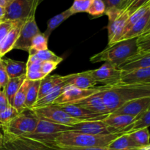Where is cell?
Segmentation results:
<instances>
[{
	"instance_id": "obj_33",
	"label": "cell",
	"mask_w": 150,
	"mask_h": 150,
	"mask_svg": "<svg viewBox=\"0 0 150 150\" xmlns=\"http://www.w3.org/2000/svg\"><path fill=\"white\" fill-rule=\"evenodd\" d=\"M40 84V81H31L27 91V94H26V100H25L24 105L26 108L32 109L33 105L38 100Z\"/></svg>"
},
{
	"instance_id": "obj_23",
	"label": "cell",
	"mask_w": 150,
	"mask_h": 150,
	"mask_svg": "<svg viewBox=\"0 0 150 150\" xmlns=\"http://www.w3.org/2000/svg\"><path fill=\"white\" fill-rule=\"evenodd\" d=\"M9 79L25 76L26 73V64L23 62L16 61L11 59H2Z\"/></svg>"
},
{
	"instance_id": "obj_1",
	"label": "cell",
	"mask_w": 150,
	"mask_h": 150,
	"mask_svg": "<svg viewBox=\"0 0 150 150\" xmlns=\"http://www.w3.org/2000/svg\"><path fill=\"white\" fill-rule=\"evenodd\" d=\"M100 93L111 114L128 101L150 97V84H127L118 82L101 86Z\"/></svg>"
},
{
	"instance_id": "obj_21",
	"label": "cell",
	"mask_w": 150,
	"mask_h": 150,
	"mask_svg": "<svg viewBox=\"0 0 150 150\" xmlns=\"http://www.w3.org/2000/svg\"><path fill=\"white\" fill-rule=\"evenodd\" d=\"M136 117H133L127 114L111 113L102 121L110 127L117 130L118 133H122V131L129 125L131 124L136 120Z\"/></svg>"
},
{
	"instance_id": "obj_8",
	"label": "cell",
	"mask_w": 150,
	"mask_h": 150,
	"mask_svg": "<svg viewBox=\"0 0 150 150\" xmlns=\"http://www.w3.org/2000/svg\"><path fill=\"white\" fill-rule=\"evenodd\" d=\"M105 15L108 17V45L119 42L122 36L123 29L129 14L125 9H111L105 10Z\"/></svg>"
},
{
	"instance_id": "obj_5",
	"label": "cell",
	"mask_w": 150,
	"mask_h": 150,
	"mask_svg": "<svg viewBox=\"0 0 150 150\" xmlns=\"http://www.w3.org/2000/svg\"><path fill=\"white\" fill-rule=\"evenodd\" d=\"M71 130L72 127L69 126L56 124L46 120H38V124L34 131L23 137L37 141L50 146H54L56 137L60 133Z\"/></svg>"
},
{
	"instance_id": "obj_36",
	"label": "cell",
	"mask_w": 150,
	"mask_h": 150,
	"mask_svg": "<svg viewBox=\"0 0 150 150\" xmlns=\"http://www.w3.org/2000/svg\"><path fill=\"white\" fill-rule=\"evenodd\" d=\"M86 13L95 18L105 14V7L103 0H93L86 10Z\"/></svg>"
},
{
	"instance_id": "obj_53",
	"label": "cell",
	"mask_w": 150,
	"mask_h": 150,
	"mask_svg": "<svg viewBox=\"0 0 150 150\" xmlns=\"http://www.w3.org/2000/svg\"><path fill=\"white\" fill-rule=\"evenodd\" d=\"M0 150H7V149H4V147H2V148H0Z\"/></svg>"
},
{
	"instance_id": "obj_51",
	"label": "cell",
	"mask_w": 150,
	"mask_h": 150,
	"mask_svg": "<svg viewBox=\"0 0 150 150\" xmlns=\"http://www.w3.org/2000/svg\"><path fill=\"white\" fill-rule=\"evenodd\" d=\"M136 150H150V145L145 146H142V147H139V149H137Z\"/></svg>"
},
{
	"instance_id": "obj_20",
	"label": "cell",
	"mask_w": 150,
	"mask_h": 150,
	"mask_svg": "<svg viewBox=\"0 0 150 150\" xmlns=\"http://www.w3.org/2000/svg\"><path fill=\"white\" fill-rule=\"evenodd\" d=\"M24 20H17L16 23L12 28L11 30L7 33L4 39L0 42V58L3 59V57L13 49L14 45L19 37L21 29L22 27Z\"/></svg>"
},
{
	"instance_id": "obj_10",
	"label": "cell",
	"mask_w": 150,
	"mask_h": 150,
	"mask_svg": "<svg viewBox=\"0 0 150 150\" xmlns=\"http://www.w3.org/2000/svg\"><path fill=\"white\" fill-rule=\"evenodd\" d=\"M41 0H13L5 7L4 20L17 21L24 20L30 13L35 3L40 2Z\"/></svg>"
},
{
	"instance_id": "obj_47",
	"label": "cell",
	"mask_w": 150,
	"mask_h": 150,
	"mask_svg": "<svg viewBox=\"0 0 150 150\" xmlns=\"http://www.w3.org/2000/svg\"><path fill=\"white\" fill-rule=\"evenodd\" d=\"M10 105L9 104L8 100H7L6 94L4 89H0V111H4V109Z\"/></svg>"
},
{
	"instance_id": "obj_34",
	"label": "cell",
	"mask_w": 150,
	"mask_h": 150,
	"mask_svg": "<svg viewBox=\"0 0 150 150\" xmlns=\"http://www.w3.org/2000/svg\"><path fill=\"white\" fill-rule=\"evenodd\" d=\"M127 134L139 147L149 145V132L148 128L141 129Z\"/></svg>"
},
{
	"instance_id": "obj_40",
	"label": "cell",
	"mask_w": 150,
	"mask_h": 150,
	"mask_svg": "<svg viewBox=\"0 0 150 150\" xmlns=\"http://www.w3.org/2000/svg\"><path fill=\"white\" fill-rule=\"evenodd\" d=\"M148 1H150V0H129V1L123 9H125L130 16L135 11H136L138 9L146 4Z\"/></svg>"
},
{
	"instance_id": "obj_45",
	"label": "cell",
	"mask_w": 150,
	"mask_h": 150,
	"mask_svg": "<svg viewBox=\"0 0 150 150\" xmlns=\"http://www.w3.org/2000/svg\"><path fill=\"white\" fill-rule=\"evenodd\" d=\"M58 150H116L110 149L108 146L102 147H74V146H54Z\"/></svg>"
},
{
	"instance_id": "obj_31",
	"label": "cell",
	"mask_w": 150,
	"mask_h": 150,
	"mask_svg": "<svg viewBox=\"0 0 150 150\" xmlns=\"http://www.w3.org/2000/svg\"><path fill=\"white\" fill-rule=\"evenodd\" d=\"M149 10H150V1H148L146 4H145L144 5L142 6V7L138 9L136 11H135L134 13H132L131 15H130L128 18H127V20L126 21L124 29H123L122 36L125 35V34L127 33V32H128L132 27H133V25H134L136 22L139 21V19H140L142 16H144V15L146 14V12L149 11Z\"/></svg>"
},
{
	"instance_id": "obj_12",
	"label": "cell",
	"mask_w": 150,
	"mask_h": 150,
	"mask_svg": "<svg viewBox=\"0 0 150 150\" xmlns=\"http://www.w3.org/2000/svg\"><path fill=\"white\" fill-rule=\"evenodd\" d=\"M101 87H96L93 89H83L74 87L70 85H67L62 93L54 100V105H62V104H70L76 101L80 100L83 98L93 95L100 91Z\"/></svg>"
},
{
	"instance_id": "obj_46",
	"label": "cell",
	"mask_w": 150,
	"mask_h": 150,
	"mask_svg": "<svg viewBox=\"0 0 150 150\" xmlns=\"http://www.w3.org/2000/svg\"><path fill=\"white\" fill-rule=\"evenodd\" d=\"M45 76H45L41 71L26 72V80L29 81H41Z\"/></svg>"
},
{
	"instance_id": "obj_11",
	"label": "cell",
	"mask_w": 150,
	"mask_h": 150,
	"mask_svg": "<svg viewBox=\"0 0 150 150\" xmlns=\"http://www.w3.org/2000/svg\"><path fill=\"white\" fill-rule=\"evenodd\" d=\"M3 147L7 150H58L55 146H50L23 136L4 139Z\"/></svg>"
},
{
	"instance_id": "obj_27",
	"label": "cell",
	"mask_w": 150,
	"mask_h": 150,
	"mask_svg": "<svg viewBox=\"0 0 150 150\" xmlns=\"http://www.w3.org/2000/svg\"><path fill=\"white\" fill-rule=\"evenodd\" d=\"M150 125V109L138 116L136 120L122 131V133H130L143 128H149Z\"/></svg>"
},
{
	"instance_id": "obj_4",
	"label": "cell",
	"mask_w": 150,
	"mask_h": 150,
	"mask_svg": "<svg viewBox=\"0 0 150 150\" xmlns=\"http://www.w3.org/2000/svg\"><path fill=\"white\" fill-rule=\"evenodd\" d=\"M38 119L32 109L26 108L5 125H0L4 139L24 136L34 131Z\"/></svg>"
},
{
	"instance_id": "obj_50",
	"label": "cell",
	"mask_w": 150,
	"mask_h": 150,
	"mask_svg": "<svg viewBox=\"0 0 150 150\" xmlns=\"http://www.w3.org/2000/svg\"><path fill=\"white\" fill-rule=\"evenodd\" d=\"M4 146V137H3L2 132L0 130V148H2Z\"/></svg>"
},
{
	"instance_id": "obj_15",
	"label": "cell",
	"mask_w": 150,
	"mask_h": 150,
	"mask_svg": "<svg viewBox=\"0 0 150 150\" xmlns=\"http://www.w3.org/2000/svg\"><path fill=\"white\" fill-rule=\"evenodd\" d=\"M148 109H150V97L128 101L112 113L138 117Z\"/></svg>"
},
{
	"instance_id": "obj_7",
	"label": "cell",
	"mask_w": 150,
	"mask_h": 150,
	"mask_svg": "<svg viewBox=\"0 0 150 150\" xmlns=\"http://www.w3.org/2000/svg\"><path fill=\"white\" fill-rule=\"evenodd\" d=\"M40 3L37 2L32 7L30 13L25 19L21 29L19 37L14 45L13 49L22 50L28 52L30 48L31 42L35 36L40 33L35 21V12Z\"/></svg>"
},
{
	"instance_id": "obj_30",
	"label": "cell",
	"mask_w": 150,
	"mask_h": 150,
	"mask_svg": "<svg viewBox=\"0 0 150 150\" xmlns=\"http://www.w3.org/2000/svg\"><path fill=\"white\" fill-rule=\"evenodd\" d=\"M30 83L31 81L25 80L14 97L12 106L14 107L19 113L22 112L23 110L26 109L24 105L25 100H26V94H27V91Z\"/></svg>"
},
{
	"instance_id": "obj_29",
	"label": "cell",
	"mask_w": 150,
	"mask_h": 150,
	"mask_svg": "<svg viewBox=\"0 0 150 150\" xmlns=\"http://www.w3.org/2000/svg\"><path fill=\"white\" fill-rule=\"evenodd\" d=\"M25 80H26V75L20 76V77L9 79L8 82H7V85L4 87V90L6 94L7 100H8L9 104L10 105H13V102L15 95L17 93L19 88L21 87V86L22 83H23Z\"/></svg>"
},
{
	"instance_id": "obj_52",
	"label": "cell",
	"mask_w": 150,
	"mask_h": 150,
	"mask_svg": "<svg viewBox=\"0 0 150 150\" xmlns=\"http://www.w3.org/2000/svg\"><path fill=\"white\" fill-rule=\"evenodd\" d=\"M123 1H124V7H123V8H124L126 4H127V3L129 1V0H123Z\"/></svg>"
},
{
	"instance_id": "obj_26",
	"label": "cell",
	"mask_w": 150,
	"mask_h": 150,
	"mask_svg": "<svg viewBox=\"0 0 150 150\" xmlns=\"http://www.w3.org/2000/svg\"><path fill=\"white\" fill-rule=\"evenodd\" d=\"M107 146L110 149L116 150H136L139 148L127 133L120 135L113 140Z\"/></svg>"
},
{
	"instance_id": "obj_2",
	"label": "cell",
	"mask_w": 150,
	"mask_h": 150,
	"mask_svg": "<svg viewBox=\"0 0 150 150\" xmlns=\"http://www.w3.org/2000/svg\"><path fill=\"white\" fill-rule=\"evenodd\" d=\"M122 133L107 135H92L67 130L60 133L56 137L54 146L74 147H102L107 146Z\"/></svg>"
},
{
	"instance_id": "obj_9",
	"label": "cell",
	"mask_w": 150,
	"mask_h": 150,
	"mask_svg": "<svg viewBox=\"0 0 150 150\" xmlns=\"http://www.w3.org/2000/svg\"><path fill=\"white\" fill-rule=\"evenodd\" d=\"M87 72L98 83H103V86L120 82L122 74V71L119 70L117 66L107 62L99 68L87 70Z\"/></svg>"
},
{
	"instance_id": "obj_6",
	"label": "cell",
	"mask_w": 150,
	"mask_h": 150,
	"mask_svg": "<svg viewBox=\"0 0 150 150\" xmlns=\"http://www.w3.org/2000/svg\"><path fill=\"white\" fill-rule=\"evenodd\" d=\"M32 110L38 120H46L62 125L72 127L78 123L86 121V120H79L71 117L62 108H60L58 105L54 104L42 108H33Z\"/></svg>"
},
{
	"instance_id": "obj_24",
	"label": "cell",
	"mask_w": 150,
	"mask_h": 150,
	"mask_svg": "<svg viewBox=\"0 0 150 150\" xmlns=\"http://www.w3.org/2000/svg\"><path fill=\"white\" fill-rule=\"evenodd\" d=\"M64 81L63 76L59 75H52V76H45L40 81L39 92H38V100L49 93L55 86Z\"/></svg>"
},
{
	"instance_id": "obj_44",
	"label": "cell",
	"mask_w": 150,
	"mask_h": 150,
	"mask_svg": "<svg viewBox=\"0 0 150 150\" xmlns=\"http://www.w3.org/2000/svg\"><path fill=\"white\" fill-rule=\"evenodd\" d=\"M105 7V10L111 9H123V0H103Z\"/></svg>"
},
{
	"instance_id": "obj_49",
	"label": "cell",
	"mask_w": 150,
	"mask_h": 150,
	"mask_svg": "<svg viewBox=\"0 0 150 150\" xmlns=\"http://www.w3.org/2000/svg\"><path fill=\"white\" fill-rule=\"evenodd\" d=\"M4 15H5V8L0 6V21L4 20Z\"/></svg>"
},
{
	"instance_id": "obj_42",
	"label": "cell",
	"mask_w": 150,
	"mask_h": 150,
	"mask_svg": "<svg viewBox=\"0 0 150 150\" xmlns=\"http://www.w3.org/2000/svg\"><path fill=\"white\" fill-rule=\"evenodd\" d=\"M8 75L6 71L5 67L2 62V59H0V89H4L9 81Z\"/></svg>"
},
{
	"instance_id": "obj_17",
	"label": "cell",
	"mask_w": 150,
	"mask_h": 150,
	"mask_svg": "<svg viewBox=\"0 0 150 150\" xmlns=\"http://www.w3.org/2000/svg\"><path fill=\"white\" fill-rule=\"evenodd\" d=\"M120 82L127 84H150V67L122 71Z\"/></svg>"
},
{
	"instance_id": "obj_39",
	"label": "cell",
	"mask_w": 150,
	"mask_h": 150,
	"mask_svg": "<svg viewBox=\"0 0 150 150\" xmlns=\"http://www.w3.org/2000/svg\"><path fill=\"white\" fill-rule=\"evenodd\" d=\"M92 1L93 0H74L73 5L70 7V10L73 15L79 13H86V10Z\"/></svg>"
},
{
	"instance_id": "obj_16",
	"label": "cell",
	"mask_w": 150,
	"mask_h": 150,
	"mask_svg": "<svg viewBox=\"0 0 150 150\" xmlns=\"http://www.w3.org/2000/svg\"><path fill=\"white\" fill-rule=\"evenodd\" d=\"M63 80L67 85L83 89L96 88L95 86L98 84V82L88 73L87 71L64 76Z\"/></svg>"
},
{
	"instance_id": "obj_48",
	"label": "cell",
	"mask_w": 150,
	"mask_h": 150,
	"mask_svg": "<svg viewBox=\"0 0 150 150\" xmlns=\"http://www.w3.org/2000/svg\"><path fill=\"white\" fill-rule=\"evenodd\" d=\"M13 0H0V6L3 7H7Z\"/></svg>"
},
{
	"instance_id": "obj_3",
	"label": "cell",
	"mask_w": 150,
	"mask_h": 150,
	"mask_svg": "<svg viewBox=\"0 0 150 150\" xmlns=\"http://www.w3.org/2000/svg\"><path fill=\"white\" fill-rule=\"evenodd\" d=\"M136 53H137L136 38H133L108 45L103 51L91 57L89 60L92 63L107 62L118 67Z\"/></svg>"
},
{
	"instance_id": "obj_38",
	"label": "cell",
	"mask_w": 150,
	"mask_h": 150,
	"mask_svg": "<svg viewBox=\"0 0 150 150\" xmlns=\"http://www.w3.org/2000/svg\"><path fill=\"white\" fill-rule=\"evenodd\" d=\"M40 61L45 62V61H50V62H54L56 63L59 64L62 62L63 59L62 57H58L56 55L53 51H50L48 49L43 50V51H38L36 54H35Z\"/></svg>"
},
{
	"instance_id": "obj_14",
	"label": "cell",
	"mask_w": 150,
	"mask_h": 150,
	"mask_svg": "<svg viewBox=\"0 0 150 150\" xmlns=\"http://www.w3.org/2000/svg\"><path fill=\"white\" fill-rule=\"evenodd\" d=\"M70 104H73V105L80 106L96 114L104 115V114H110L109 111L105 106V103L103 100L100 91L90 96H88L80 100L76 101V102Z\"/></svg>"
},
{
	"instance_id": "obj_35",
	"label": "cell",
	"mask_w": 150,
	"mask_h": 150,
	"mask_svg": "<svg viewBox=\"0 0 150 150\" xmlns=\"http://www.w3.org/2000/svg\"><path fill=\"white\" fill-rule=\"evenodd\" d=\"M137 52L150 53V31L144 32L136 38Z\"/></svg>"
},
{
	"instance_id": "obj_28",
	"label": "cell",
	"mask_w": 150,
	"mask_h": 150,
	"mask_svg": "<svg viewBox=\"0 0 150 150\" xmlns=\"http://www.w3.org/2000/svg\"><path fill=\"white\" fill-rule=\"evenodd\" d=\"M73 15V13H72L71 10H70V8L67 9V10H64L62 13H59V14L57 15V16H54L51 18H50L48 21V23H47V29L45 31V32L43 33V35L46 37L47 38H49L50 35H51V33L53 32V31L54 29H57L60 24L63 23L64 21H65L67 19H68L70 16H72Z\"/></svg>"
},
{
	"instance_id": "obj_37",
	"label": "cell",
	"mask_w": 150,
	"mask_h": 150,
	"mask_svg": "<svg viewBox=\"0 0 150 150\" xmlns=\"http://www.w3.org/2000/svg\"><path fill=\"white\" fill-rule=\"evenodd\" d=\"M20 113L12 105H9L4 111H0V125H5L14 119Z\"/></svg>"
},
{
	"instance_id": "obj_41",
	"label": "cell",
	"mask_w": 150,
	"mask_h": 150,
	"mask_svg": "<svg viewBox=\"0 0 150 150\" xmlns=\"http://www.w3.org/2000/svg\"><path fill=\"white\" fill-rule=\"evenodd\" d=\"M16 21L3 20L0 21V42L16 23Z\"/></svg>"
},
{
	"instance_id": "obj_32",
	"label": "cell",
	"mask_w": 150,
	"mask_h": 150,
	"mask_svg": "<svg viewBox=\"0 0 150 150\" xmlns=\"http://www.w3.org/2000/svg\"><path fill=\"white\" fill-rule=\"evenodd\" d=\"M48 38L41 32L34 37L31 42L30 48L28 51L29 56L35 55L38 51L48 49Z\"/></svg>"
},
{
	"instance_id": "obj_25",
	"label": "cell",
	"mask_w": 150,
	"mask_h": 150,
	"mask_svg": "<svg viewBox=\"0 0 150 150\" xmlns=\"http://www.w3.org/2000/svg\"><path fill=\"white\" fill-rule=\"evenodd\" d=\"M67 84L64 81L62 82L61 83L57 85V86H55L49 93H48L46 95L42 97V98H40V100H37V102L35 103V105H33L32 109H33V108H42V107L47 106V105L53 104L54 100L62 93V92L64 91V88H65V86H67Z\"/></svg>"
},
{
	"instance_id": "obj_43",
	"label": "cell",
	"mask_w": 150,
	"mask_h": 150,
	"mask_svg": "<svg viewBox=\"0 0 150 150\" xmlns=\"http://www.w3.org/2000/svg\"><path fill=\"white\" fill-rule=\"evenodd\" d=\"M58 63H56L54 62H50V61H45L42 62V64H41V72L43 73L45 76H48L51 72L56 70V68L58 66Z\"/></svg>"
},
{
	"instance_id": "obj_22",
	"label": "cell",
	"mask_w": 150,
	"mask_h": 150,
	"mask_svg": "<svg viewBox=\"0 0 150 150\" xmlns=\"http://www.w3.org/2000/svg\"><path fill=\"white\" fill-rule=\"evenodd\" d=\"M148 31H150V10L133 25L127 33L123 35L120 41L136 38Z\"/></svg>"
},
{
	"instance_id": "obj_54",
	"label": "cell",
	"mask_w": 150,
	"mask_h": 150,
	"mask_svg": "<svg viewBox=\"0 0 150 150\" xmlns=\"http://www.w3.org/2000/svg\"><path fill=\"white\" fill-rule=\"evenodd\" d=\"M0 59H1V58H0Z\"/></svg>"
},
{
	"instance_id": "obj_18",
	"label": "cell",
	"mask_w": 150,
	"mask_h": 150,
	"mask_svg": "<svg viewBox=\"0 0 150 150\" xmlns=\"http://www.w3.org/2000/svg\"><path fill=\"white\" fill-rule=\"evenodd\" d=\"M117 67L121 71H130L150 67V53H136Z\"/></svg>"
},
{
	"instance_id": "obj_13",
	"label": "cell",
	"mask_w": 150,
	"mask_h": 150,
	"mask_svg": "<svg viewBox=\"0 0 150 150\" xmlns=\"http://www.w3.org/2000/svg\"><path fill=\"white\" fill-rule=\"evenodd\" d=\"M71 127V130L86 134L107 135L120 133L105 124L102 120H86L74 125Z\"/></svg>"
},
{
	"instance_id": "obj_19",
	"label": "cell",
	"mask_w": 150,
	"mask_h": 150,
	"mask_svg": "<svg viewBox=\"0 0 150 150\" xmlns=\"http://www.w3.org/2000/svg\"><path fill=\"white\" fill-rule=\"evenodd\" d=\"M60 108L65 111L66 113L74 118L79 119L82 120H103L105 119L108 114H96L85 108H81L73 104H62V105H57Z\"/></svg>"
}]
</instances>
